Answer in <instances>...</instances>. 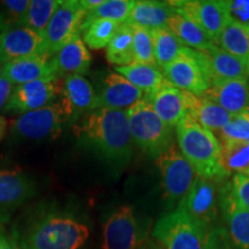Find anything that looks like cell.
<instances>
[{"mask_svg": "<svg viewBox=\"0 0 249 249\" xmlns=\"http://www.w3.org/2000/svg\"><path fill=\"white\" fill-rule=\"evenodd\" d=\"M126 112L134 144L149 157L157 160L174 144L176 129L165 124L144 98Z\"/></svg>", "mask_w": 249, "mask_h": 249, "instance_id": "obj_4", "label": "cell"}, {"mask_svg": "<svg viewBox=\"0 0 249 249\" xmlns=\"http://www.w3.org/2000/svg\"><path fill=\"white\" fill-rule=\"evenodd\" d=\"M178 147L197 176L223 180L227 174L222 167L220 141L213 132L186 116L176 127Z\"/></svg>", "mask_w": 249, "mask_h": 249, "instance_id": "obj_3", "label": "cell"}, {"mask_svg": "<svg viewBox=\"0 0 249 249\" xmlns=\"http://www.w3.org/2000/svg\"><path fill=\"white\" fill-rule=\"evenodd\" d=\"M147 240L132 207L123 205L103 226L102 249H138Z\"/></svg>", "mask_w": 249, "mask_h": 249, "instance_id": "obj_11", "label": "cell"}, {"mask_svg": "<svg viewBox=\"0 0 249 249\" xmlns=\"http://www.w3.org/2000/svg\"><path fill=\"white\" fill-rule=\"evenodd\" d=\"M11 234L22 249H82L90 229L74 208L39 203L18 218Z\"/></svg>", "mask_w": 249, "mask_h": 249, "instance_id": "obj_1", "label": "cell"}, {"mask_svg": "<svg viewBox=\"0 0 249 249\" xmlns=\"http://www.w3.org/2000/svg\"><path fill=\"white\" fill-rule=\"evenodd\" d=\"M37 54H45L44 39L35 31L18 27L0 33V64Z\"/></svg>", "mask_w": 249, "mask_h": 249, "instance_id": "obj_16", "label": "cell"}, {"mask_svg": "<svg viewBox=\"0 0 249 249\" xmlns=\"http://www.w3.org/2000/svg\"><path fill=\"white\" fill-rule=\"evenodd\" d=\"M138 249H163V247L154 239H147Z\"/></svg>", "mask_w": 249, "mask_h": 249, "instance_id": "obj_44", "label": "cell"}, {"mask_svg": "<svg viewBox=\"0 0 249 249\" xmlns=\"http://www.w3.org/2000/svg\"><path fill=\"white\" fill-rule=\"evenodd\" d=\"M2 67H4V65L0 64V74H1V71H2Z\"/></svg>", "mask_w": 249, "mask_h": 249, "instance_id": "obj_46", "label": "cell"}, {"mask_svg": "<svg viewBox=\"0 0 249 249\" xmlns=\"http://www.w3.org/2000/svg\"><path fill=\"white\" fill-rule=\"evenodd\" d=\"M207 231L194 219L177 208L157 220L152 239L163 249H204Z\"/></svg>", "mask_w": 249, "mask_h": 249, "instance_id": "obj_5", "label": "cell"}, {"mask_svg": "<svg viewBox=\"0 0 249 249\" xmlns=\"http://www.w3.org/2000/svg\"><path fill=\"white\" fill-rule=\"evenodd\" d=\"M135 5L133 0H104L102 5L87 12L82 28L96 20H111L124 23Z\"/></svg>", "mask_w": 249, "mask_h": 249, "instance_id": "obj_32", "label": "cell"}, {"mask_svg": "<svg viewBox=\"0 0 249 249\" xmlns=\"http://www.w3.org/2000/svg\"><path fill=\"white\" fill-rule=\"evenodd\" d=\"M91 60V54L81 39V36L71 39L66 45L62 46L57 53L52 55V62L59 77L71 74L83 76L89 71Z\"/></svg>", "mask_w": 249, "mask_h": 249, "instance_id": "obj_23", "label": "cell"}, {"mask_svg": "<svg viewBox=\"0 0 249 249\" xmlns=\"http://www.w3.org/2000/svg\"><path fill=\"white\" fill-rule=\"evenodd\" d=\"M247 67H248V71H249V57H248V61H247Z\"/></svg>", "mask_w": 249, "mask_h": 249, "instance_id": "obj_47", "label": "cell"}, {"mask_svg": "<svg viewBox=\"0 0 249 249\" xmlns=\"http://www.w3.org/2000/svg\"><path fill=\"white\" fill-rule=\"evenodd\" d=\"M77 144L108 164L124 166L132 160L134 142L126 110L96 108L74 124Z\"/></svg>", "mask_w": 249, "mask_h": 249, "instance_id": "obj_2", "label": "cell"}, {"mask_svg": "<svg viewBox=\"0 0 249 249\" xmlns=\"http://www.w3.org/2000/svg\"><path fill=\"white\" fill-rule=\"evenodd\" d=\"M200 52L207 64L213 86L224 81L249 79L247 65L218 45L213 44Z\"/></svg>", "mask_w": 249, "mask_h": 249, "instance_id": "obj_21", "label": "cell"}, {"mask_svg": "<svg viewBox=\"0 0 249 249\" xmlns=\"http://www.w3.org/2000/svg\"><path fill=\"white\" fill-rule=\"evenodd\" d=\"M61 99L70 112L71 123L73 124L85 114L98 108L96 88L85 76L77 74L65 76Z\"/></svg>", "mask_w": 249, "mask_h": 249, "instance_id": "obj_18", "label": "cell"}, {"mask_svg": "<svg viewBox=\"0 0 249 249\" xmlns=\"http://www.w3.org/2000/svg\"><path fill=\"white\" fill-rule=\"evenodd\" d=\"M14 87L13 83L9 82L6 77L0 75V111L4 110L6 104H7Z\"/></svg>", "mask_w": 249, "mask_h": 249, "instance_id": "obj_41", "label": "cell"}, {"mask_svg": "<svg viewBox=\"0 0 249 249\" xmlns=\"http://www.w3.org/2000/svg\"><path fill=\"white\" fill-rule=\"evenodd\" d=\"M170 5L205 31L213 44L227 22L222 0H176Z\"/></svg>", "mask_w": 249, "mask_h": 249, "instance_id": "obj_14", "label": "cell"}, {"mask_svg": "<svg viewBox=\"0 0 249 249\" xmlns=\"http://www.w3.org/2000/svg\"><path fill=\"white\" fill-rule=\"evenodd\" d=\"M107 59L117 67L128 66L134 62L133 27L128 23H121L117 34L108 43Z\"/></svg>", "mask_w": 249, "mask_h": 249, "instance_id": "obj_30", "label": "cell"}, {"mask_svg": "<svg viewBox=\"0 0 249 249\" xmlns=\"http://www.w3.org/2000/svg\"><path fill=\"white\" fill-rule=\"evenodd\" d=\"M218 134L220 140H241L249 142V110L240 116L233 117V119Z\"/></svg>", "mask_w": 249, "mask_h": 249, "instance_id": "obj_37", "label": "cell"}, {"mask_svg": "<svg viewBox=\"0 0 249 249\" xmlns=\"http://www.w3.org/2000/svg\"><path fill=\"white\" fill-rule=\"evenodd\" d=\"M111 20H96L82 28L83 43L90 49L99 50L108 45L120 27Z\"/></svg>", "mask_w": 249, "mask_h": 249, "instance_id": "obj_34", "label": "cell"}, {"mask_svg": "<svg viewBox=\"0 0 249 249\" xmlns=\"http://www.w3.org/2000/svg\"><path fill=\"white\" fill-rule=\"evenodd\" d=\"M98 108L124 110L144 98V92L118 73H108L96 88Z\"/></svg>", "mask_w": 249, "mask_h": 249, "instance_id": "obj_17", "label": "cell"}, {"mask_svg": "<svg viewBox=\"0 0 249 249\" xmlns=\"http://www.w3.org/2000/svg\"><path fill=\"white\" fill-rule=\"evenodd\" d=\"M133 52L134 62L156 65L150 30L141 27H133Z\"/></svg>", "mask_w": 249, "mask_h": 249, "instance_id": "obj_36", "label": "cell"}, {"mask_svg": "<svg viewBox=\"0 0 249 249\" xmlns=\"http://www.w3.org/2000/svg\"><path fill=\"white\" fill-rule=\"evenodd\" d=\"M204 249H233L231 239L225 227H211L205 235Z\"/></svg>", "mask_w": 249, "mask_h": 249, "instance_id": "obj_39", "label": "cell"}, {"mask_svg": "<svg viewBox=\"0 0 249 249\" xmlns=\"http://www.w3.org/2000/svg\"><path fill=\"white\" fill-rule=\"evenodd\" d=\"M0 75L6 77L14 86L31 81L59 77L55 73L52 57L46 54L31 55L8 62L4 65Z\"/></svg>", "mask_w": 249, "mask_h": 249, "instance_id": "obj_19", "label": "cell"}, {"mask_svg": "<svg viewBox=\"0 0 249 249\" xmlns=\"http://www.w3.org/2000/svg\"><path fill=\"white\" fill-rule=\"evenodd\" d=\"M158 117L176 129L177 124L187 116L183 91L165 81L160 88L144 97Z\"/></svg>", "mask_w": 249, "mask_h": 249, "instance_id": "obj_20", "label": "cell"}, {"mask_svg": "<svg viewBox=\"0 0 249 249\" xmlns=\"http://www.w3.org/2000/svg\"><path fill=\"white\" fill-rule=\"evenodd\" d=\"M176 13V9L169 1L142 0L135 1L126 23L133 27H141L148 30L166 28L170 18Z\"/></svg>", "mask_w": 249, "mask_h": 249, "instance_id": "obj_25", "label": "cell"}, {"mask_svg": "<svg viewBox=\"0 0 249 249\" xmlns=\"http://www.w3.org/2000/svg\"><path fill=\"white\" fill-rule=\"evenodd\" d=\"M165 79L180 90L201 97L213 86L211 77L200 51L182 48L178 57L165 66Z\"/></svg>", "mask_w": 249, "mask_h": 249, "instance_id": "obj_7", "label": "cell"}, {"mask_svg": "<svg viewBox=\"0 0 249 249\" xmlns=\"http://www.w3.org/2000/svg\"><path fill=\"white\" fill-rule=\"evenodd\" d=\"M203 97L216 103L233 117L249 110V79L230 80L211 86Z\"/></svg>", "mask_w": 249, "mask_h": 249, "instance_id": "obj_22", "label": "cell"}, {"mask_svg": "<svg viewBox=\"0 0 249 249\" xmlns=\"http://www.w3.org/2000/svg\"><path fill=\"white\" fill-rule=\"evenodd\" d=\"M64 81L60 77L37 80L15 86L4 113L23 114L53 104L62 96Z\"/></svg>", "mask_w": 249, "mask_h": 249, "instance_id": "obj_10", "label": "cell"}, {"mask_svg": "<svg viewBox=\"0 0 249 249\" xmlns=\"http://www.w3.org/2000/svg\"><path fill=\"white\" fill-rule=\"evenodd\" d=\"M0 249H22L15 241L13 235L8 234V232L0 224Z\"/></svg>", "mask_w": 249, "mask_h": 249, "instance_id": "obj_42", "label": "cell"}, {"mask_svg": "<svg viewBox=\"0 0 249 249\" xmlns=\"http://www.w3.org/2000/svg\"><path fill=\"white\" fill-rule=\"evenodd\" d=\"M29 5V0L0 1V33L13 28L23 27Z\"/></svg>", "mask_w": 249, "mask_h": 249, "instance_id": "obj_35", "label": "cell"}, {"mask_svg": "<svg viewBox=\"0 0 249 249\" xmlns=\"http://www.w3.org/2000/svg\"><path fill=\"white\" fill-rule=\"evenodd\" d=\"M114 70H116V73L124 76L133 86L142 90L145 96L154 92L166 81L163 71L156 65L133 62L128 66L116 67Z\"/></svg>", "mask_w": 249, "mask_h": 249, "instance_id": "obj_26", "label": "cell"}, {"mask_svg": "<svg viewBox=\"0 0 249 249\" xmlns=\"http://www.w3.org/2000/svg\"><path fill=\"white\" fill-rule=\"evenodd\" d=\"M183 96L187 107V116L192 117L196 123L210 132L218 133L233 119V116L229 112L203 96L197 97L186 91H183Z\"/></svg>", "mask_w": 249, "mask_h": 249, "instance_id": "obj_24", "label": "cell"}, {"mask_svg": "<svg viewBox=\"0 0 249 249\" xmlns=\"http://www.w3.org/2000/svg\"><path fill=\"white\" fill-rule=\"evenodd\" d=\"M71 120L70 112L60 97L53 104L21 114L12 124L11 134L15 139L30 141L53 139Z\"/></svg>", "mask_w": 249, "mask_h": 249, "instance_id": "obj_6", "label": "cell"}, {"mask_svg": "<svg viewBox=\"0 0 249 249\" xmlns=\"http://www.w3.org/2000/svg\"><path fill=\"white\" fill-rule=\"evenodd\" d=\"M226 17L249 30V0H223Z\"/></svg>", "mask_w": 249, "mask_h": 249, "instance_id": "obj_38", "label": "cell"}, {"mask_svg": "<svg viewBox=\"0 0 249 249\" xmlns=\"http://www.w3.org/2000/svg\"><path fill=\"white\" fill-rule=\"evenodd\" d=\"M104 0H80V4L87 12L91 11V9L96 8L97 6L102 5Z\"/></svg>", "mask_w": 249, "mask_h": 249, "instance_id": "obj_43", "label": "cell"}, {"mask_svg": "<svg viewBox=\"0 0 249 249\" xmlns=\"http://www.w3.org/2000/svg\"><path fill=\"white\" fill-rule=\"evenodd\" d=\"M86 14L80 0L61 1L43 35L45 54L52 57L68 42L81 36Z\"/></svg>", "mask_w": 249, "mask_h": 249, "instance_id": "obj_9", "label": "cell"}, {"mask_svg": "<svg viewBox=\"0 0 249 249\" xmlns=\"http://www.w3.org/2000/svg\"><path fill=\"white\" fill-rule=\"evenodd\" d=\"M218 198L233 249H249V211L235 197L232 182L220 187Z\"/></svg>", "mask_w": 249, "mask_h": 249, "instance_id": "obj_15", "label": "cell"}, {"mask_svg": "<svg viewBox=\"0 0 249 249\" xmlns=\"http://www.w3.org/2000/svg\"><path fill=\"white\" fill-rule=\"evenodd\" d=\"M156 165L161 174L165 200L170 205L180 204L197 176L191 163L181 154L179 147L173 144L156 160Z\"/></svg>", "mask_w": 249, "mask_h": 249, "instance_id": "obj_8", "label": "cell"}, {"mask_svg": "<svg viewBox=\"0 0 249 249\" xmlns=\"http://www.w3.org/2000/svg\"><path fill=\"white\" fill-rule=\"evenodd\" d=\"M233 192L241 205L249 211V177L235 174L232 180Z\"/></svg>", "mask_w": 249, "mask_h": 249, "instance_id": "obj_40", "label": "cell"}, {"mask_svg": "<svg viewBox=\"0 0 249 249\" xmlns=\"http://www.w3.org/2000/svg\"><path fill=\"white\" fill-rule=\"evenodd\" d=\"M222 167L227 177L231 173L249 177V142L220 140Z\"/></svg>", "mask_w": 249, "mask_h": 249, "instance_id": "obj_28", "label": "cell"}, {"mask_svg": "<svg viewBox=\"0 0 249 249\" xmlns=\"http://www.w3.org/2000/svg\"><path fill=\"white\" fill-rule=\"evenodd\" d=\"M36 194L33 179L18 169H0V224L7 223Z\"/></svg>", "mask_w": 249, "mask_h": 249, "instance_id": "obj_13", "label": "cell"}, {"mask_svg": "<svg viewBox=\"0 0 249 249\" xmlns=\"http://www.w3.org/2000/svg\"><path fill=\"white\" fill-rule=\"evenodd\" d=\"M167 28L178 37L183 45L189 49L203 51L213 44L203 29L178 11H176L173 17L170 18Z\"/></svg>", "mask_w": 249, "mask_h": 249, "instance_id": "obj_27", "label": "cell"}, {"mask_svg": "<svg viewBox=\"0 0 249 249\" xmlns=\"http://www.w3.org/2000/svg\"><path fill=\"white\" fill-rule=\"evenodd\" d=\"M61 1L62 0H31L23 27L29 28L43 37Z\"/></svg>", "mask_w": 249, "mask_h": 249, "instance_id": "obj_33", "label": "cell"}, {"mask_svg": "<svg viewBox=\"0 0 249 249\" xmlns=\"http://www.w3.org/2000/svg\"><path fill=\"white\" fill-rule=\"evenodd\" d=\"M151 36L156 65L163 70L178 57L185 45L167 27L151 30Z\"/></svg>", "mask_w": 249, "mask_h": 249, "instance_id": "obj_31", "label": "cell"}, {"mask_svg": "<svg viewBox=\"0 0 249 249\" xmlns=\"http://www.w3.org/2000/svg\"><path fill=\"white\" fill-rule=\"evenodd\" d=\"M178 207L205 231H209L217 220L218 196L213 180L196 176L188 194Z\"/></svg>", "mask_w": 249, "mask_h": 249, "instance_id": "obj_12", "label": "cell"}, {"mask_svg": "<svg viewBox=\"0 0 249 249\" xmlns=\"http://www.w3.org/2000/svg\"><path fill=\"white\" fill-rule=\"evenodd\" d=\"M216 45L247 65L249 57V30L246 28L227 18V22L216 42Z\"/></svg>", "mask_w": 249, "mask_h": 249, "instance_id": "obj_29", "label": "cell"}, {"mask_svg": "<svg viewBox=\"0 0 249 249\" xmlns=\"http://www.w3.org/2000/svg\"><path fill=\"white\" fill-rule=\"evenodd\" d=\"M7 128H8V121L5 117L0 116V142L1 140L4 139V136L7 133Z\"/></svg>", "mask_w": 249, "mask_h": 249, "instance_id": "obj_45", "label": "cell"}]
</instances>
